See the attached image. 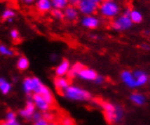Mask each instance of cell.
Segmentation results:
<instances>
[{
    "instance_id": "obj_1",
    "label": "cell",
    "mask_w": 150,
    "mask_h": 125,
    "mask_svg": "<svg viewBox=\"0 0 150 125\" xmlns=\"http://www.w3.org/2000/svg\"><path fill=\"white\" fill-rule=\"evenodd\" d=\"M65 99L75 103H86L92 99V94L89 91L76 84H71L61 93Z\"/></svg>"
},
{
    "instance_id": "obj_2",
    "label": "cell",
    "mask_w": 150,
    "mask_h": 125,
    "mask_svg": "<svg viewBox=\"0 0 150 125\" xmlns=\"http://www.w3.org/2000/svg\"><path fill=\"white\" fill-rule=\"evenodd\" d=\"M102 109L105 120L111 125H117L121 123L124 119V109L117 104L109 102H104L102 103Z\"/></svg>"
},
{
    "instance_id": "obj_3",
    "label": "cell",
    "mask_w": 150,
    "mask_h": 125,
    "mask_svg": "<svg viewBox=\"0 0 150 125\" xmlns=\"http://www.w3.org/2000/svg\"><path fill=\"white\" fill-rule=\"evenodd\" d=\"M98 11L105 18H115L120 13V6L115 0H104L98 6Z\"/></svg>"
},
{
    "instance_id": "obj_4",
    "label": "cell",
    "mask_w": 150,
    "mask_h": 125,
    "mask_svg": "<svg viewBox=\"0 0 150 125\" xmlns=\"http://www.w3.org/2000/svg\"><path fill=\"white\" fill-rule=\"evenodd\" d=\"M132 25H133V23H132L131 19L129 18V16L122 14L120 15H117V17H115V19L112 21L111 26L114 30L122 32L130 29Z\"/></svg>"
},
{
    "instance_id": "obj_5",
    "label": "cell",
    "mask_w": 150,
    "mask_h": 125,
    "mask_svg": "<svg viewBox=\"0 0 150 125\" xmlns=\"http://www.w3.org/2000/svg\"><path fill=\"white\" fill-rule=\"evenodd\" d=\"M76 7L80 15H95L98 12V5H96L92 0H80V2H79Z\"/></svg>"
},
{
    "instance_id": "obj_6",
    "label": "cell",
    "mask_w": 150,
    "mask_h": 125,
    "mask_svg": "<svg viewBox=\"0 0 150 125\" xmlns=\"http://www.w3.org/2000/svg\"><path fill=\"white\" fill-rule=\"evenodd\" d=\"M36 112H37V108H36V106H35V104L31 99V97H30V98H28L24 108L19 110L18 115L25 121H31L32 116L34 115V113Z\"/></svg>"
},
{
    "instance_id": "obj_7",
    "label": "cell",
    "mask_w": 150,
    "mask_h": 125,
    "mask_svg": "<svg viewBox=\"0 0 150 125\" xmlns=\"http://www.w3.org/2000/svg\"><path fill=\"white\" fill-rule=\"evenodd\" d=\"M80 24L83 27H85L86 29L95 30L100 25L101 21L99 19V17H98L96 15H83L80 19Z\"/></svg>"
},
{
    "instance_id": "obj_8",
    "label": "cell",
    "mask_w": 150,
    "mask_h": 125,
    "mask_svg": "<svg viewBox=\"0 0 150 125\" xmlns=\"http://www.w3.org/2000/svg\"><path fill=\"white\" fill-rule=\"evenodd\" d=\"M30 97L35 106H36L37 111L40 112H46L50 111L52 105L49 104L41 94H32Z\"/></svg>"
},
{
    "instance_id": "obj_9",
    "label": "cell",
    "mask_w": 150,
    "mask_h": 125,
    "mask_svg": "<svg viewBox=\"0 0 150 125\" xmlns=\"http://www.w3.org/2000/svg\"><path fill=\"white\" fill-rule=\"evenodd\" d=\"M63 14H64V20L70 23H74L77 21L79 18V15H80V14H79L77 10V7L70 5H68L63 10Z\"/></svg>"
},
{
    "instance_id": "obj_10",
    "label": "cell",
    "mask_w": 150,
    "mask_h": 125,
    "mask_svg": "<svg viewBox=\"0 0 150 125\" xmlns=\"http://www.w3.org/2000/svg\"><path fill=\"white\" fill-rule=\"evenodd\" d=\"M71 67L70 62L67 59L62 60L55 68V75L57 77H66L67 76V74L69 72V69Z\"/></svg>"
},
{
    "instance_id": "obj_11",
    "label": "cell",
    "mask_w": 150,
    "mask_h": 125,
    "mask_svg": "<svg viewBox=\"0 0 150 125\" xmlns=\"http://www.w3.org/2000/svg\"><path fill=\"white\" fill-rule=\"evenodd\" d=\"M96 75H98V74H96V72L94 69L83 67L80 72H79L76 78H78L79 80H82V81H85V82H94V80L96 79Z\"/></svg>"
},
{
    "instance_id": "obj_12",
    "label": "cell",
    "mask_w": 150,
    "mask_h": 125,
    "mask_svg": "<svg viewBox=\"0 0 150 125\" xmlns=\"http://www.w3.org/2000/svg\"><path fill=\"white\" fill-rule=\"evenodd\" d=\"M32 77V93L33 94H42L48 88L45 84H44L41 79L37 76Z\"/></svg>"
},
{
    "instance_id": "obj_13",
    "label": "cell",
    "mask_w": 150,
    "mask_h": 125,
    "mask_svg": "<svg viewBox=\"0 0 150 125\" xmlns=\"http://www.w3.org/2000/svg\"><path fill=\"white\" fill-rule=\"evenodd\" d=\"M121 80L127 87L129 88H136L138 87L137 80L134 76V74H132L129 71H124L121 74Z\"/></svg>"
},
{
    "instance_id": "obj_14",
    "label": "cell",
    "mask_w": 150,
    "mask_h": 125,
    "mask_svg": "<svg viewBox=\"0 0 150 125\" xmlns=\"http://www.w3.org/2000/svg\"><path fill=\"white\" fill-rule=\"evenodd\" d=\"M53 84H54V87L56 90L61 93L70 85V81L67 76L66 77H57L56 76L54 81H53Z\"/></svg>"
},
{
    "instance_id": "obj_15",
    "label": "cell",
    "mask_w": 150,
    "mask_h": 125,
    "mask_svg": "<svg viewBox=\"0 0 150 125\" xmlns=\"http://www.w3.org/2000/svg\"><path fill=\"white\" fill-rule=\"evenodd\" d=\"M35 7H36V9L38 12L42 14L49 13L53 9L51 0H36V2H35Z\"/></svg>"
},
{
    "instance_id": "obj_16",
    "label": "cell",
    "mask_w": 150,
    "mask_h": 125,
    "mask_svg": "<svg viewBox=\"0 0 150 125\" xmlns=\"http://www.w3.org/2000/svg\"><path fill=\"white\" fill-rule=\"evenodd\" d=\"M12 90H13L12 83L6 78L0 76V93H1V94L8 95L9 93H11Z\"/></svg>"
},
{
    "instance_id": "obj_17",
    "label": "cell",
    "mask_w": 150,
    "mask_h": 125,
    "mask_svg": "<svg viewBox=\"0 0 150 125\" xmlns=\"http://www.w3.org/2000/svg\"><path fill=\"white\" fill-rule=\"evenodd\" d=\"M30 66V61L29 59L25 56V55H21L17 58L16 62V67L17 70L21 71V72H24V71H26Z\"/></svg>"
},
{
    "instance_id": "obj_18",
    "label": "cell",
    "mask_w": 150,
    "mask_h": 125,
    "mask_svg": "<svg viewBox=\"0 0 150 125\" xmlns=\"http://www.w3.org/2000/svg\"><path fill=\"white\" fill-rule=\"evenodd\" d=\"M16 16V13L14 9L10 7H6L1 13V19L5 22L12 23L14 18Z\"/></svg>"
},
{
    "instance_id": "obj_19",
    "label": "cell",
    "mask_w": 150,
    "mask_h": 125,
    "mask_svg": "<svg viewBox=\"0 0 150 125\" xmlns=\"http://www.w3.org/2000/svg\"><path fill=\"white\" fill-rule=\"evenodd\" d=\"M22 90H23L24 93H25L26 95L31 96L33 94V93H32V77L31 76L25 77L23 79Z\"/></svg>"
},
{
    "instance_id": "obj_20",
    "label": "cell",
    "mask_w": 150,
    "mask_h": 125,
    "mask_svg": "<svg viewBox=\"0 0 150 125\" xmlns=\"http://www.w3.org/2000/svg\"><path fill=\"white\" fill-rule=\"evenodd\" d=\"M83 67H85V66L83 65V64H81V62H75V64L72 65L69 69V72L67 74L68 78H70V79L76 78L79 72H80Z\"/></svg>"
},
{
    "instance_id": "obj_21",
    "label": "cell",
    "mask_w": 150,
    "mask_h": 125,
    "mask_svg": "<svg viewBox=\"0 0 150 125\" xmlns=\"http://www.w3.org/2000/svg\"><path fill=\"white\" fill-rule=\"evenodd\" d=\"M133 74L137 80L138 87L145 85L148 82V77H147L146 74L145 72H143V71H136Z\"/></svg>"
},
{
    "instance_id": "obj_22",
    "label": "cell",
    "mask_w": 150,
    "mask_h": 125,
    "mask_svg": "<svg viewBox=\"0 0 150 125\" xmlns=\"http://www.w3.org/2000/svg\"><path fill=\"white\" fill-rule=\"evenodd\" d=\"M16 55V52L10 46L5 44H0V55L5 57H13Z\"/></svg>"
},
{
    "instance_id": "obj_23",
    "label": "cell",
    "mask_w": 150,
    "mask_h": 125,
    "mask_svg": "<svg viewBox=\"0 0 150 125\" xmlns=\"http://www.w3.org/2000/svg\"><path fill=\"white\" fill-rule=\"evenodd\" d=\"M130 100L136 105H143L146 103V97L139 93H135L130 95Z\"/></svg>"
},
{
    "instance_id": "obj_24",
    "label": "cell",
    "mask_w": 150,
    "mask_h": 125,
    "mask_svg": "<svg viewBox=\"0 0 150 125\" xmlns=\"http://www.w3.org/2000/svg\"><path fill=\"white\" fill-rule=\"evenodd\" d=\"M51 4L53 8L59 10H64L69 5L68 0H51Z\"/></svg>"
},
{
    "instance_id": "obj_25",
    "label": "cell",
    "mask_w": 150,
    "mask_h": 125,
    "mask_svg": "<svg viewBox=\"0 0 150 125\" xmlns=\"http://www.w3.org/2000/svg\"><path fill=\"white\" fill-rule=\"evenodd\" d=\"M129 18L131 19L132 23L139 24L143 20V15L137 10H131V12L129 14Z\"/></svg>"
},
{
    "instance_id": "obj_26",
    "label": "cell",
    "mask_w": 150,
    "mask_h": 125,
    "mask_svg": "<svg viewBox=\"0 0 150 125\" xmlns=\"http://www.w3.org/2000/svg\"><path fill=\"white\" fill-rule=\"evenodd\" d=\"M44 98H45V100L51 105H53L54 103V101H55V98H54V94H53V92L51 91V89L47 88V90L44 92L42 94H41Z\"/></svg>"
},
{
    "instance_id": "obj_27",
    "label": "cell",
    "mask_w": 150,
    "mask_h": 125,
    "mask_svg": "<svg viewBox=\"0 0 150 125\" xmlns=\"http://www.w3.org/2000/svg\"><path fill=\"white\" fill-rule=\"evenodd\" d=\"M51 15L54 17L57 20H64V14H63V10H59V9H55L53 8L51 10Z\"/></svg>"
},
{
    "instance_id": "obj_28",
    "label": "cell",
    "mask_w": 150,
    "mask_h": 125,
    "mask_svg": "<svg viewBox=\"0 0 150 125\" xmlns=\"http://www.w3.org/2000/svg\"><path fill=\"white\" fill-rule=\"evenodd\" d=\"M17 114L16 112L14 111H8L6 113V116H5V121H15V120H17Z\"/></svg>"
},
{
    "instance_id": "obj_29",
    "label": "cell",
    "mask_w": 150,
    "mask_h": 125,
    "mask_svg": "<svg viewBox=\"0 0 150 125\" xmlns=\"http://www.w3.org/2000/svg\"><path fill=\"white\" fill-rule=\"evenodd\" d=\"M59 125H76V123H75V121L71 117H69V116H64V117L61 119Z\"/></svg>"
},
{
    "instance_id": "obj_30",
    "label": "cell",
    "mask_w": 150,
    "mask_h": 125,
    "mask_svg": "<svg viewBox=\"0 0 150 125\" xmlns=\"http://www.w3.org/2000/svg\"><path fill=\"white\" fill-rule=\"evenodd\" d=\"M43 115V119H45L48 122H52V121H55V115L53 112H51L50 111L46 112H42Z\"/></svg>"
},
{
    "instance_id": "obj_31",
    "label": "cell",
    "mask_w": 150,
    "mask_h": 125,
    "mask_svg": "<svg viewBox=\"0 0 150 125\" xmlns=\"http://www.w3.org/2000/svg\"><path fill=\"white\" fill-rule=\"evenodd\" d=\"M9 37L10 38L14 41V42H16V41H18V39L20 38V33L19 31L17 30V29H12L10 30L9 32Z\"/></svg>"
},
{
    "instance_id": "obj_32",
    "label": "cell",
    "mask_w": 150,
    "mask_h": 125,
    "mask_svg": "<svg viewBox=\"0 0 150 125\" xmlns=\"http://www.w3.org/2000/svg\"><path fill=\"white\" fill-rule=\"evenodd\" d=\"M104 82H105V77H104V76H102V75H99V74L96 75V79L94 80V83H95L96 84H98V85H101V84H104Z\"/></svg>"
},
{
    "instance_id": "obj_33",
    "label": "cell",
    "mask_w": 150,
    "mask_h": 125,
    "mask_svg": "<svg viewBox=\"0 0 150 125\" xmlns=\"http://www.w3.org/2000/svg\"><path fill=\"white\" fill-rule=\"evenodd\" d=\"M42 118H43L42 112H40L37 111L36 112L34 113V115L32 116V119H31V121H38V120L42 119Z\"/></svg>"
},
{
    "instance_id": "obj_34",
    "label": "cell",
    "mask_w": 150,
    "mask_h": 125,
    "mask_svg": "<svg viewBox=\"0 0 150 125\" xmlns=\"http://www.w3.org/2000/svg\"><path fill=\"white\" fill-rule=\"evenodd\" d=\"M1 125H22V124H21V122L18 120H15V121H4Z\"/></svg>"
},
{
    "instance_id": "obj_35",
    "label": "cell",
    "mask_w": 150,
    "mask_h": 125,
    "mask_svg": "<svg viewBox=\"0 0 150 125\" xmlns=\"http://www.w3.org/2000/svg\"><path fill=\"white\" fill-rule=\"evenodd\" d=\"M48 121H47L45 119H40L38 121H33L32 125H48Z\"/></svg>"
},
{
    "instance_id": "obj_36",
    "label": "cell",
    "mask_w": 150,
    "mask_h": 125,
    "mask_svg": "<svg viewBox=\"0 0 150 125\" xmlns=\"http://www.w3.org/2000/svg\"><path fill=\"white\" fill-rule=\"evenodd\" d=\"M58 58H59V55H57V53H51V55H50V60H51L52 62H57V61H58Z\"/></svg>"
},
{
    "instance_id": "obj_37",
    "label": "cell",
    "mask_w": 150,
    "mask_h": 125,
    "mask_svg": "<svg viewBox=\"0 0 150 125\" xmlns=\"http://www.w3.org/2000/svg\"><path fill=\"white\" fill-rule=\"evenodd\" d=\"M80 2V0H68V3L70 6H77V5Z\"/></svg>"
},
{
    "instance_id": "obj_38",
    "label": "cell",
    "mask_w": 150,
    "mask_h": 125,
    "mask_svg": "<svg viewBox=\"0 0 150 125\" xmlns=\"http://www.w3.org/2000/svg\"><path fill=\"white\" fill-rule=\"evenodd\" d=\"M20 1L26 6H29V5H32L36 2V0H20Z\"/></svg>"
},
{
    "instance_id": "obj_39",
    "label": "cell",
    "mask_w": 150,
    "mask_h": 125,
    "mask_svg": "<svg viewBox=\"0 0 150 125\" xmlns=\"http://www.w3.org/2000/svg\"><path fill=\"white\" fill-rule=\"evenodd\" d=\"M92 1H93V2H95L96 5H98V6H99V5L104 1V0H92Z\"/></svg>"
},
{
    "instance_id": "obj_40",
    "label": "cell",
    "mask_w": 150,
    "mask_h": 125,
    "mask_svg": "<svg viewBox=\"0 0 150 125\" xmlns=\"http://www.w3.org/2000/svg\"><path fill=\"white\" fill-rule=\"evenodd\" d=\"M48 125H59L58 122H56V121H52V122H49Z\"/></svg>"
},
{
    "instance_id": "obj_41",
    "label": "cell",
    "mask_w": 150,
    "mask_h": 125,
    "mask_svg": "<svg viewBox=\"0 0 150 125\" xmlns=\"http://www.w3.org/2000/svg\"><path fill=\"white\" fill-rule=\"evenodd\" d=\"M143 48H145V49H149L150 48V46H146V44H144V46H143Z\"/></svg>"
}]
</instances>
